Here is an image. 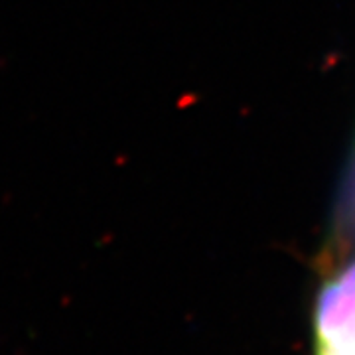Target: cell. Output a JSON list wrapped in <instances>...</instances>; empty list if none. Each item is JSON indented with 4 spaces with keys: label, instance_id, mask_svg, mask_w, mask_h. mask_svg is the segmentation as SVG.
Returning <instances> with one entry per match:
<instances>
[{
    "label": "cell",
    "instance_id": "1",
    "mask_svg": "<svg viewBox=\"0 0 355 355\" xmlns=\"http://www.w3.org/2000/svg\"><path fill=\"white\" fill-rule=\"evenodd\" d=\"M326 261L312 306V355H355V251Z\"/></svg>",
    "mask_w": 355,
    "mask_h": 355
},
{
    "label": "cell",
    "instance_id": "2",
    "mask_svg": "<svg viewBox=\"0 0 355 355\" xmlns=\"http://www.w3.org/2000/svg\"><path fill=\"white\" fill-rule=\"evenodd\" d=\"M334 253H354L355 251V150L345 168L336 211H334V233H331Z\"/></svg>",
    "mask_w": 355,
    "mask_h": 355
}]
</instances>
